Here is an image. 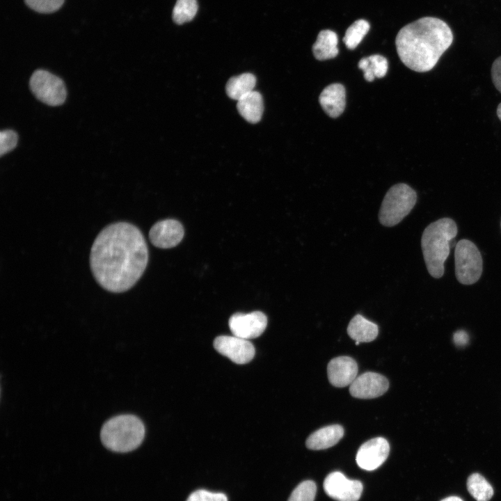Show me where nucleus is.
Here are the masks:
<instances>
[{"mask_svg":"<svg viewBox=\"0 0 501 501\" xmlns=\"http://www.w3.org/2000/svg\"><path fill=\"white\" fill-rule=\"evenodd\" d=\"M148 262L144 237L136 225L127 222H116L104 228L90 249V267L95 280L113 293L132 288Z\"/></svg>","mask_w":501,"mask_h":501,"instance_id":"nucleus-1","label":"nucleus"},{"mask_svg":"<svg viewBox=\"0 0 501 501\" xmlns=\"http://www.w3.org/2000/svg\"><path fill=\"white\" fill-rule=\"evenodd\" d=\"M452 42L453 33L449 25L433 17H422L404 26L395 38L400 60L418 72L433 69Z\"/></svg>","mask_w":501,"mask_h":501,"instance_id":"nucleus-2","label":"nucleus"},{"mask_svg":"<svg viewBox=\"0 0 501 501\" xmlns=\"http://www.w3.org/2000/svg\"><path fill=\"white\" fill-rule=\"evenodd\" d=\"M457 234L456 223L443 218L429 224L423 231L421 246L429 274L436 278L444 273V263L449 256L452 241Z\"/></svg>","mask_w":501,"mask_h":501,"instance_id":"nucleus-3","label":"nucleus"},{"mask_svg":"<svg viewBox=\"0 0 501 501\" xmlns=\"http://www.w3.org/2000/svg\"><path fill=\"white\" fill-rule=\"evenodd\" d=\"M145 436L143 422L136 415L122 414L111 418L102 427L100 438L108 450L116 452L134 450Z\"/></svg>","mask_w":501,"mask_h":501,"instance_id":"nucleus-4","label":"nucleus"},{"mask_svg":"<svg viewBox=\"0 0 501 501\" xmlns=\"http://www.w3.org/2000/svg\"><path fill=\"white\" fill-rule=\"evenodd\" d=\"M417 193L404 183L393 185L387 191L379 213L380 223L392 227L401 222L415 206Z\"/></svg>","mask_w":501,"mask_h":501,"instance_id":"nucleus-5","label":"nucleus"},{"mask_svg":"<svg viewBox=\"0 0 501 501\" xmlns=\"http://www.w3.org/2000/svg\"><path fill=\"white\" fill-rule=\"evenodd\" d=\"M454 260L455 275L459 283L472 285L479 279L483 269L482 258L471 241L461 239L456 244Z\"/></svg>","mask_w":501,"mask_h":501,"instance_id":"nucleus-6","label":"nucleus"},{"mask_svg":"<svg viewBox=\"0 0 501 501\" xmlns=\"http://www.w3.org/2000/svg\"><path fill=\"white\" fill-rule=\"evenodd\" d=\"M29 86L35 97L49 106H59L66 98L64 82L58 77L44 70H35L31 75Z\"/></svg>","mask_w":501,"mask_h":501,"instance_id":"nucleus-7","label":"nucleus"},{"mask_svg":"<svg viewBox=\"0 0 501 501\" xmlns=\"http://www.w3.org/2000/svg\"><path fill=\"white\" fill-rule=\"evenodd\" d=\"M326 493L337 501H358L363 492V484L349 479L340 472H333L324 481Z\"/></svg>","mask_w":501,"mask_h":501,"instance_id":"nucleus-8","label":"nucleus"},{"mask_svg":"<svg viewBox=\"0 0 501 501\" xmlns=\"http://www.w3.org/2000/svg\"><path fill=\"white\" fill-rule=\"evenodd\" d=\"M267 326V317L260 311L235 313L229 319V327L237 337L250 340L261 335Z\"/></svg>","mask_w":501,"mask_h":501,"instance_id":"nucleus-9","label":"nucleus"},{"mask_svg":"<svg viewBox=\"0 0 501 501\" xmlns=\"http://www.w3.org/2000/svg\"><path fill=\"white\" fill-rule=\"evenodd\" d=\"M214 347L218 353L237 364L250 362L255 352L253 344L249 340L235 335H221L216 337Z\"/></svg>","mask_w":501,"mask_h":501,"instance_id":"nucleus-10","label":"nucleus"},{"mask_svg":"<svg viewBox=\"0 0 501 501\" xmlns=\"http://www.w3.org/2000/svg\"><path fill=\"white\" fill-rule=\"evenodd\" d=\"M390 452L387 440L382 437L370 439L363 443L356 454L358 466L365 470H373L381 466Z\"/></svg>","mask_w":501,"mask_h":501,"instance_id":"nucleus-11","label":"nucleus"},{"mask_svg":"<svg viewBox=\"0 0 501 501\" xmlns=\"http://www.w3.org/2000/svg\"><path fill=\"white\" fill-rule=\"evenodd\" d=\"M389 388L388 379L383 375L368 372L357 376L350 385V394L358 399H372L383 395Z\"/></svg>","mask_w":501,"mask_h":501,"instance_id":"nucleus-12","label":"nucleus"},{"mask_svg":"<svg viewBox=\"0 0 501 501\" xmlns=\"http://www.w3.org/2000/svg\"><path fill=\"white\" fill-rule=\"evenodd\" d=\"M184 237L182 224L175 219H165L154 223L150 230L151 243L160 248H170L177 246Z\"/></svg>","mask_w":501,"mask_h":501,"instance_id":"nucleus-13","label":"nucleus"},{"mask_svg":"<svg viewBox=\"0 0 501 501\" xmlns=\"http://www.w3.org/2000/svg\"><path fill=\"white\" fill-rule=\"evenodd\" d=\"M357 363L351 357H336L328 364V381L335 387L343 388L351 385L357 377Z\"/></svg>","mask_w":501,"mask_h":501,"instance_id":"nucleus-14","label":"nucleus"},{"mask_svg":"<svg viewBox=\"0 0 501 501\" xmlns=\"http://www.w3.org/2000/svg\"><path fill=\"white\" fill-rule=\"evenodd\" d=\"M319 101L321 108L331 118L340 116L346 105V91L343 85L335 83L326 86L321 93Z\"/></svg>","mask_w":501,"mask_h":501,"instance_id":"nucleus-15","label":"nucleus"},{"mask_svg":"<svg viewBox=\"0 0 501 501\" xmlns=\"http://www.w3.org/2000/svg\"><path fill=\"white\" fill-rule=\"evenodd\" d=\"M344 429L339 424L322 427L307 438L305 445L310 450H325L336 445L344 436Z\"/></svg>","mask_w":501,"mask_h":501,"instance_id":"nucleus-16","label":"nucleus"},{"mask_svg":"<svg viewBox=\"0 0 501 501\" xmlns=\"http://www.w3.org/2000/svg\"><path fill=\"white\" fill-rule=\"evenodd\" d=\"M347 333L356 342H369L377 337L379 327L361 315H356L348 325Z\"/></svg>","mask_w":501,"mask_h":501,"instance_id":"nucleus-17","label":"nucleus"},{"mask_svg":"<svg viewBox=\"0 0 501 501\" xmlns=\"http://www.w3.org/2000/svg\"><path fill=\"white\" fill-rule=\"evenodd\" d=\"M237 109L240 115L248 122L256 123L262 118L264 105L261 94L252 91L237 101Z\"/></svg>","mask_w":501,"mask_h":501,"instance_id":"nucleus-18","label":"nucleus"},{"mask_svg":"<svg viewBox=\"0 0 501 501\" xmlns=\"http://www.w3.org/2000/svg\"><path fill=\"white\" fill-rule=\"evenodd\" d=\"M337 34L328 29L321 31L312 45V52L319 61L335 58L339 52Z\"/></svg>","mask_w":501,"mask_h":501,"instance_id":"nucleus-19","label":"nucleus"},{"mask_svg":"<svg viewBox=\"0 0 501 501\" xmlns=\"http://www.w3.org/2000/svg\"><path fill=\"white\" fill-rule=\"evenodd\" d=\"M256 84L255 77L250 73H244L232 77L226 84L227 95L233 100H239L253 91Z\"/></svg>","mask_w":501,"mask_h":501,"instance_id":"nucleus-20","label":"nucleus"},{"mask_svg":"<svg viewBox=\"0 0 501 501\" xmlns=\"http://www.w3.org/2000/svg\"><path fill=\"white\" fill-rule=\"evenodd\" d=\"M358 66L363 70L365 80L372 81L375 77L382 78L385 76L388 63L384 56L374 54L360 59Z\"/></svg>","mask_w":501,"mask_h":501,"instance_id":"nucleus-21","label":"nucleus"},{"mask_svg":"<svg viewBox=\"0 0 501 501\" xmlns=\"http://www.w3.org/2000/svg\"><path fill=\"white\" fill-rule=\"evenodd\" d=\"M470 494L477 501H488L493 495V489L486 479L479 473H473L467 481Z\"/></svg>","mask_w":501,"mask_h":501,"instance_id":"nucleus-22","label":"nucleus"},{"mask_svg":"<svg viewBox=\"0 0 501 501\" xmlns=\"http://www.w3.org/2000/svg\"><path fill=\"white\" fill-rule=\"evenodd\" d=\"M369 30L367 21L360 19L355 21L346 31L343 42L349 49H355Z\"/></svg>","mask_w":501,"mask_h":501,"instance_id":"nucleus-23","label":"nucleus"},{"mask_svg":"<svg viewBox=\"0 0 501 501\" xmlns=\"http://www.w3.org/2000/svg\"><path fill=\"white\" fill-rule=\"evenodd\" d=\"M198 9L196 0H177L173 10V19L177 24L191 21Z\"/></svg>","mask_w":501,"mask_h":501,"instance_id":"nucleus-24","label":"nucleus"},{"mask_svg":"<svg viewBox=\"0 0 501 501\" xmlns=\"http://www.w3.org/2000/svg\"><path fill=\"white\" fill-rule=\"evenodd\" d=\"M316 493L317 486L313 481H303L293 490L287 501H314Z\"/></svg>","mask_w":501,"mask_h":501,"instance_id":"nucleus-25","label":"nucleus"},{"mask_svg":"<svg viewBox=\"0 0 501 501\" xmlns=\"http://www.w3.org/2000/svg\"><path fill=\"white\" fill-rule=\"evenodd\" d=\"M65 0H24L32 10L40 13H51L58 10Z\"/></svg>","mask_w":501,"mask_h":501,"instance_id":"nucleus-26","label":"nucleus"},{"mask_svg":"<svg viewBox=\"0 0 501 501\" xmlns=\"http://www.w3.org/2000/svg\"><path fill=\"white\" fill-rule=\"evenodd\" d=\"M18 136L17 133L12 129H5L0 132V155L10 152L17 143Z\"/></svg>","mask_w":501,"mask_h":501,"instance_id":"nucleus-27","label":"nucleus"},{"mask_svg":"<svg viewBox=\"0 0 501 501\" xmlns=\"http://www.w3.org/2000/svg\"><path fill=\"white\" fill-rule=\"evenodd\" d=\"M186 501H228V498L222 493H214L199 489L190 494Z\"/></svg>","mask_w":501,"mask_h":501,"instance_id":"nucleus-28","label":"nucleus"},{"mask_svg":"<svg viewBox=\"0 0 501 501\" xmlns=\"http://www.w3.org/2000/svg\"><path fill=\"white\" fill-rule=\"evenodd\" d=\"M491 77L495 87L501 93V56L493 63Z\"/></svg>","mask_w":501,"mask_h":501,"instance_id":"nucleus-29","label":"nucleus"},{"mask_svg":"<svg viewBox=\"0 0 501 501\" xmlns=\"http://www.w3.org/2000/svg\"><path fill=\"white\" fill-rule=\"evenodd\" d=\"M468 333L463 330L458 331L454 334L453 341L457 347L466 346L468 343Z\"/></svg>","mask_w":501,"mask_h":501,"instance_id":"nucleus-30","label":"nucleus"},{"mask_svg":"<svg viewBox=\"0 0 501 501\" xmlns=\"http://www.w3.org/2000/svg\"><path fill=\"white\" fill-rule=\"evenodd\" d=\"M441 501H463L460 498L456 496H450L448 498H446Z\"/></svg>","mask_w":501,"mask_h":501,"instance_id":"nucleus-31","label":"nucleus"},{"mask_svg":"<svg viewBox=\"0 0 501 501\" xmlns=\"http://www.w3.org/2000/svg\"><path fill=\"white\" fill-rule=\"evenodd\" d=\"M497 115H498V118H499V119L500 120V121H501V103L499 104V105L498 106V108H497Z\"/></svg>","mask_w":501,"mask_h":501,"instance_id":"nucleus-32","label":"nucleus"}]
</instances>
